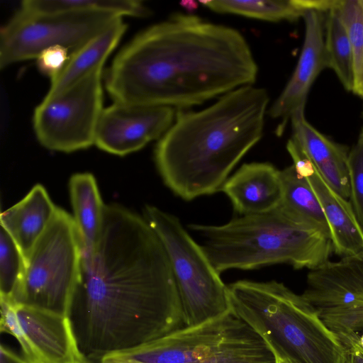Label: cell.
Listing matches in <instances>:
<instances>
[{
	"mask_svg": "<svg viewBox=\"0 0 363 363\" xmlns=\"http://www.w3.org/2000/svg\"><path fill=\"white\" fill-rule=\"evenodd\" d=\"M21 6L39 13H103L117 16L146 17L150 11L138 0H26Z\"/></svg>",
	"mask_w": 363,
	"mask_h": 363,
	"instance_id": "obj_20",
	"label": "cell"
},
{
	"mask_svg": "<svg viewBox=\"0 0 363 363\" xmlns=\"http://www.w3.org/2000/svg\"><path fill=\"white\" fill-rule=\"evenodd\" d=\"M1 363H26L22 357H18L8 347L1 345Z\"/></svg>",
	"mask_w": 363,
	"mask_h": 363,
	"instance_id": "obj_29",
	"label": "cell"
},
{
	"mask_svg": "<svg viewBox=\"0 0 363 363\" xmlns=\"http://www.w3.org/2000/svg\"><path fill=\"white\" fill-rule=\"evenodd\" d=\"M143 217L169 257L185 326L199 325L230 311L228 286L179 219L150 205L145 207Z\"/></svg>",
	"mask_w": 363,
	"mask_h": 363,
	"instance_id": "obj_7",
	"label": "cell"
},
{
	"mask_svg": "<svg viewBox=\"0 0 363 363\" xmlns=\"http://www.w3.org/2000/svg\"><path fill=\"white\" fill-rule=\"evenodd\" d=\"M325 45L328 68L332 69L344 88L353 92L354 62L351 43L337 9L327 12L325 18Z\"/></svg>",
	"mask_w": 363,
	"mask_h": 363,
	"instance_id": "obj_22",
	"label": "cell"
},
{
	"mask_svg": "<svg viewBox=\"0 0 363 363\" xmlns=\"http://www.w3.org/2000/svg\"><path fill=\"white\" fill-rule=\"evenodd\" d=\"M174 113L169 106L113 102L102 111L94 145L119 156L138 151L161 138L174 123Z\"/></svg>",
	"mask_w": 363,
	"mask_h": 363,
	"instance_id": "obj_12",
	"label": "cell"
},
{
	"mask_svg": "<svg viewBox=\"0 0 363 363\" xmlns=\"http://www.w3.org/2000/svg\"><path fill=\"white\" fill-rule=\"evenodd\" d=\"M57 208L45 187L36 184L23 199L1 213V225L14 240L26 262Z\"/></svg>",
	"mask_w": 363,
	"mask_h": 363,
	"instance_id": "obj_17",
	"label": "cell"
},
{
	"mask_svg": "<svg viewBox=\"0 0 363 363\" xmlns=\"http://www.w3.org/2000/svg\"><path fill=\"white\" fill-rule=\"evenodd\" d=\"M69 55V50L65 47L49 48L43 51L36 58L38 69L52 80L65 66Z\"/></svg>",
	"mask_w": 363,
	"mask_h": 363,
	"instance_id": "obj_27",
	"label": "cell"
},
{
	"mask_svg": "<svg viewBox=\"0 0 363 363\" xmlns=\"http://www.w3.org/2000/svg\"><path fill=\"white\" fill-rule=\"evenodd\" d=\"M127 29L122 18L92 38L70 54L62 71L52 80L45 96H54L90 73L103 69L104 65L117 46Z\"/></svg>",
	"mask_w": 363,
	"mask_h": 363,
	"instance_id": "obj_19",
	"label": "cell"
},
{
	"mask_svg": "<svg viewBox=\"0 0 363 363\" xmlns=\"http://www.w3.org/2000/svg\"><path fill=\"white\" fill-rule=\"evenodd\" d=\"M80 269V240L74 218L57 208L26 262L21 284L9 298L70 317Z\"/></svg>",
	"mask_w": 363,
	"mask_h": 363,
	"instance_id": "obj_8",
	"label": "cell"
},
{
	"mask_svg": "<svg viewBox=\"0 0 363 363\" xmlns=\"http://www.w3.org/2000/svg\"><path fill=\"white\" fill-rule=\"evenodd\" d=\"M305 37L295 70L281 94L267 110L274 119H281L277 133L281 135L292 114L305 107L310 89L320 73L328 68L325 45L323 13L308 10L303 15Z\"/></svg>",
	"mask_w": 363,
	"mask_h": 363,
	"instance_id": "obj_14",
	"label": "cell"
},
{
	"mask_svg": "<svg viewBox=\"0 0 363 363\" xmlns=\"http://www.w3.org/2000/svg\"><path fill=\"white\" fill-rule=\"evenodd\" d=\"M359 340H360V344L362 345V347H363V333L359 335Z\"/></svg>",
	"mask_w": 363,
	"mask_h": 363,
	"instance_id": "obj_31",
	"label": "cell"
},
{
	"mask_svg": "<svg viewBox=\"0 0 363 363\" xmlns=\"http://www.w3.org/2000/svg\"><path fill=\"white\" fill-rule=\"evenodd\" d=\"M305 107L291 116L292 137L311 160L326 183L350 201V185L347 148L320 133L306 119Z\"/></svg>",
	"mask_w": 363,
	"mask_h": 363,
	"instance_id": "obj_16",
	"label": "cell"
},
{
	"mask_svg": "<svg viewBox=\"0 0 363 363\" xmlns=\"http://www.w3.org/2000/svg\"><path fill=\"white\" fill-rule=\"evenodd\" d=\"M345 350L344 363H363V347L357 332L346 330L335 333Z\"/></svg>",
	"mask_w": 363,
	"mask_h": 363,
	"instance_id": "obj_28",
	"label": "cell"
},
{
	"mask_svg": "<svg viewBox=\"0 0 363 363\" xmlns=\"http://www.w3.org/2000/svg\"><path fill=\"white\" fill-rule=\"evenodd\" d=\"M189 228L201 237V246L219 273L280 263L312 270L329 261L334 252L330 234L281 203L221 225L191 224Z\"/></svg>",
	"mask_w": 363,
	"mask_h": 363,
	"instance_id": "obj_4",
	"label": "cell"
},
{
	"mask_svg": "<svg viewBox=\"0 0 363 363\" xmlns=\"http://www.w3.org/2000/svg\"><path fill=\"white\" fill-rule=\"evenodd\" d=\"M362 118H363V106H362Z\"/></svg>",
	"mask_w": 363,
	"mask_h": 363,
	"instance_id": "obj_32",
	"label": "cell"
},
{
	"mask_svg": "<svg viewBox=\"0 0 363 363\" xmlns=\"http://www.w3.org/2000/svg\"><path fill=\"white\" fill-rule=\"evenodd\" d=\"M231 309L292 363H344L345 350L318 310L284 284L240 280L228 286Z\"/></svg>",
	"mask_w": 363,
	"mask_h": 363,
	"instance_id": "obj_5",
	"label": "cell"
},
{
	"mask_svg": "<svg viewBox=\"0 0 363 363\" xmlns=\"http://www.w3.org/2000/svg\"><path fill=\"white\" fill-rule=\"evenodd\" d=\"M269 101L264 89L248 85L203 110L180 109L155 150L164 184L186 201L220 191L262 137Z\"/></svg>",
	"mask_w": 363,
	"mask_h": 363,
	"instance_id": "obj_3",
	"label": "cell"
},
{
	"mask_svg": "<svg viewBox=\"0 0 363 363\" xmlns=\"http://www.w3.org/2000/svg\"><path fill=\"white\" fill-rule=\"evenodd\" d=\"M70 318L89 359L185 327L169 257L144 217L105 205L92 262L81 265Z\"/></svg>",
	"mask_w": 363,
	"mask_h": 363,
	"instance_id": "obj_1",
	"label": "cell"
},
{
	"mask_svg": "<svg viewBox=\"0 0 363 363\" xmlns=\"http://www.w3.org/2000/svg\"><path fill=\"white\" fill-rule=\"evenodd\" d=\"M103 81V69H97L62 93L45 96L33 116L35 135L43 147L71 152L94 145L104 109Z\"/></svg>",
	"mask_w": 363,
	"mask_h": 363,
	"instance_id": "obj_10",
	"label": "cell"
},
{
	"mask_svg": "<svg viewBox=\"0 0 363 363\" xmlns=\"http://www.w3.org/2000/svg\"><path fill=\"white\" fill-rule=\"evenodd\" d=\"M337 11L347 33L354 55L353 93L363 98V0H341Z\"/></svg>",
	"mask_w": 363,
	"mask_h": 363,
	"instance_id": "obj_24",
	"label": "cell"
},
{
	"mask_svg": "<svg viewBox=\"0 0 363 363\" xmlns=\"http://www.w3.org/2000/svg\"><path fill=\"white\" fill-rule=\"evenodd\" d=\"M69 189L80 240L81 265L88 267L92 262L101 232L105 204L96 181L90 173L72 175Z\"/></svg>",
	"mask_w": 363,
	"mask_h": 363,
	"instance_id": "obj_18",
	"label": "cell"
},
{
	"mask_svg": "<svg viewBox=\"0 0 363 363\" xmlns=\"http://www.w3.org/2000/svg\"><path fill=\"white\" fill-rule=\"evenodd\" d=\"M276 363H292L289 359L275 356Z\"/></svg>",
	"mask_w": 363,
	"mask_h": 363,
	"instance_id": "obj_30",
	"label": "cell"
},
{
	"mask_svg": "<svg viewBox=\"0 0 363 363\" xmlns=\"http://www.w3.org/2000/svg\"><path fill=\"white\" fill-rule=\"evenodd\" d=\"M209 9L223 13H233L267 21H295L306 10L300 0L289 1H200Z\"/></svg>",
	"mask_w": 363,
	"mask_h": 363,
	"instance_id": "obj_23",
	"label": "cell"
},
{
	"mask_svg": "<svg viewBox=\"0 0 363 363\" xmlns=\"http://www.w3.org/2000/svg\"><path fill=\"white\" fill-rule=\"evenodd\" d=\"M122 18L103 13H39L21 6L0 31V67L32 60L62 46L70 54Z\"/></svg>",
	"mask_w": 363,
	"mask_h": 363,
	"instance_id": "obj_9",
	"label": "cell"
},
{
	"mask_svg": "<svg viewBox=\"0 0 363 363\" xmlns=\"http://www.w3.org/2000/svg\"><path fill=\"white\" fill-rule=\"evenodd\" d=\"M99 363H276L266 341L232 309L194 326L109 352Z\"/></svg>",
	"mask_w": 363,
	"mask_h": 363,
	"instance_id": "obj_6",
	"label": "cell"
},
{
	"mask_svg": "<svg viewBox=\"0 0 363 363\" xmlns=\"http://www.w3.org/2000/svg\"><path fill=\"white\" fill-rule=\"evenodd\" d=\"M0 297L1 332L15 337L26 363H91L69 316Z\"/></svg>",
	"mask_w": 363,
	"mask_h": 363,
	"instance_id": "obj_11",
	"label": "cell"
},
{
	"mask_svg": "<svg viewBox=\"0 0 363 363\" xmlns=\"http://www.w3.org/2000/svg\"><path fill=\"white\" fill-rule=\"evenodd\" d=\"M350 202L363 229V128L348 154Z\"/></svg>",
	"mask_w": 363,
	"mask_h": 363,
	"instance_id": "obj_26",
	"label": "cell"
},
{
	"mask_svg": "<svg viewBox=\"0 0 363 363\" xmlns=\"http://www.w3.org/2000/svg\"><path fill=\"white\" fill-rule=\"evenodd\" d=\"M257 72L238 30L177 13L122 48L104 84L113 102L180 110L252 85Z\"/></svg>",
	"mask_w": 363,
	"mask_h": 363,
	"instance_id": "obj_2",
	"label": "cell"
},
{
	"mask_svg": "<svg viewBox=\"0 0 363 363\" xmlns=\"http://www.w3.org/2000/svg\"><path fill=\"white\" fill-rule=\"evenodd\" d=\"M26 271V260L20 248L1 225L0 296L12 297L21 284Z\"/></svg>",
	"mask_w": 363,
	"mask_h": 363,
	"instance_id": "obj_25",
	"label": "cell"
},
{
	"mask_svg": "<svg viewBox=\"0 0 363 363\" xmlns=\"http://www.w3.org/2000/svg\"><path fill=\"white\" fill-rule=\"evenodd\" d=\"M220 190L242 216L267 212L282 202L281 171L268 162L244 164Z\"/></svg>",
	"mask_w": 363,
	"mask_h": 363,
	"instance_id": "obj_15",
	"label": "cell"
},
{
	"mask_svg": "<svg viewBox=\"0 0 363 363\" xmlns=\"http://www.w3.org/2000/svg\"><path fill=\"white\" fill-rule=\"evenodd\" d=\"M286 149L296 172L306 178L318 199L329 225L334 252L342 257L363 256V229L350 201L326 183L296 140L291 138Z\"/></svg>",
	"mask_w": 363,
	"mask_h": 363,
	"instance_id": "obj_13",
	"label": "cell"
},
{
	"mask_svg": "<svg viewBox=\"0 0 363 363\" xmlns=\"http://www.w3.org/2000/svg\"><path fill=\"white\" fill-rule=\"evenodd\" d=\"M281 177L283 186L281 204L330 235L323 209L306 178L299 174L293 164L281 170Z\"/></svg>",
	"mask_w": 363,
	"mask_h": 363,
	"instance_id": "obj_21",
	"label": "cell"
}]
</instances>
